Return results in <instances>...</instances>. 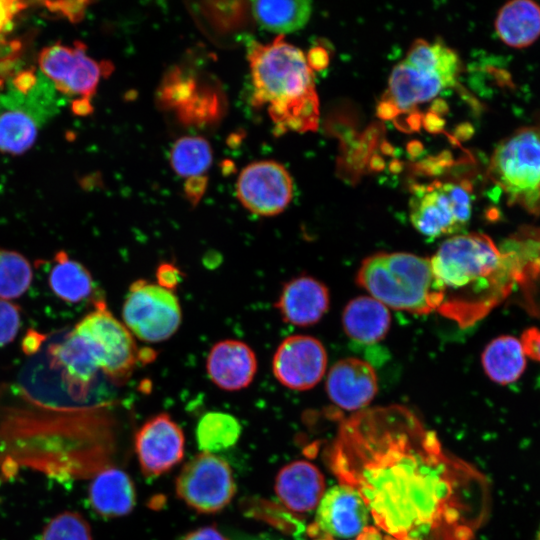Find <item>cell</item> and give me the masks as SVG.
<instances>
[{
	"label": "cell",
	"instance_id": "27",
	"mask_svg": "<svg viewBox=\"0 0 540 540\" xmlns=\"http://www.w3.org/2000/svg\"><path fill=\"white\" fill-rule=\"evenodd\" d=\"M173 170L181 177H198L212 163V149L208 141L198 136L178 139L170 152Z\"/></svg>",
	"mask_w": 540,
	"mask_h": 540
},
{
	"label": "cell",
	"instance_id": "12",
	"mask_svg": "<svg viewBox=\"0 0 540 540\" xmlns=\"http://www.w3.org/2000/svg\"><path fill=\"white\" fill-rule=\"evenodd\" d=\"M327 353L323 344L308 335L285 338L272 359V371L283 386L304 391L316 386L325 374Z\"/></svg>",
	"mask_w": 540,
	"mask_h": 540
},
{
	"label": "cell",
	"instance_id": "26",
	"mask_svg": "<svg viewBox=\"0 0 540 540\" xmlns=\"http://www.w3.org/2000/svg\"><path fill=\"white\" fill-rule=\"evenodd\" d=\"M241 434L240 422L219 411L204 414L196 428V440L202 452L213 453L233 446Z\"/></svg>",
	"mask_w": 540,
	"mask_h": 540
},
{
	"label": "cell",
	"instance_id": "22",
	"mask_svg": "<svg viewBox=\"0 0 540 540\" xmlns=\"http://www.w3.org/2000/svg\"><path fill=\"white\" fill-rule=\"evenodd\" d=\"M495 31L509 47L530 46L540 37V5L532 0L505 3L497 13Z\"/></svg>",
	"mask_w": 540,
	"mask_h": 540
},
{
	"label": "cell",
	"instance_id": "39",
	"mask_svg": "<svg viewBox=\"0 0 540 540\" xmlns=\"http://www.w3.org/2000/svg\"><path fill=\"white\" fill-rule=\"evenodd\" d=\"M306 57L311 69L320 70L328 65L327 51L321 47L312 48Z\"/></svg>",
	"mask_w": 540,
	"mask_h": 540
},
{
	"label": "cell",
	"instance_id": "41",
	"mask_svg": "<svg viewBox=\"0 0 540 540\" xmlns=\"http://www.w3.org/2000/svg\"><path fill=\"white\" fill-rule=\"evenodd\" d=\"M356 540H385L381 531L375 526H366L356 537Z\"/></svg>",
	"mask_w": 540,
	"mask_h": 540
},
{
	"label": "cell",
	"instance_id": "23",
	"mask_svg": "<svg viewBox=\"0 0 540 540\" xmlns=\"http://www.w3.org/2000/svg\"><path fill=\"white\" fill-rule=\"evenodd\" d=\"M526 354L521 340L502 335L490 341L481 355L486 375L495 383L507 385L517 381L526 368Z\"/></svg>",
	"mask_w": 540,
	"mask_h": 540
},
{
	"label": "cell",
	"instance_id": "40",
	"mask_svg": "<svg viewBox=\"0 0 540 540\" xmlns=\"http://www.w3.org/2000/svg\"><path fill=\"white\" fill-rule=\"evenodd\" d=\"M72 112L76 115L84 116L92 113L93 107L89 99L78 98L71 103Z\"/></svg>",
	"mask_w": 540,
	"mask_h": 540
},
{
	"label": "cell",
	"instance_id": "15",
	"mask_svg": "<svg viewBox=\"0 0 540 540\" xmlns=\"http://www.w3.org/2000/svg\"><path fill=\"white\" fill-rule=\"evenodd\" d=\"M326 390L330 400L347 411L365 409L378 390L377 375L370 363L358 358H345L329 370Z\"/></svg>",
	"mask_w": 540,
	"mask_h": 540
},
{
	"label": "cell",
	"instance_id": "20",
	"mask_svg": "<svg viewBox=\"0 0 540 540\" xmlns=\"http://www.w3.org/2000/svg\"><path fill=\"white\" fill-rule=\"evenodd\" d=\"M88 495L93 509L106 517L125 516L136 504L132 479L115 467L105 468L96 474L89 485Z\"/></svg>",
	"mask_w": 540,
	"mask_h": 540
},
{
	"label": "cell",
	"instance_id": "14",
	"mask_svg": "<svg viewBox=\"0 0 540 540\" xmlns=\"http://www.w3.org/2000/svg\"><path fill=\"white\" fill-rule=\"evenodd\" d=\"M456 83L437 71L402 60L392 69L382 102L393 106L397 113L405 112L430 101L443 89L454 87Z\"/></svg>",
	"mask_w": 540,
	"mask_h": 540
},
{
	"label": "cell",
	"instance_id": "11",
	"mask_svg": "<svg viewBox=\"0 0 540 540\" xmlns=\"http://www.w3.org/2000/svg\"><path fill=\"white\" fill-rule=\"evenodd\" d=\"M236 195L249 212L258 216H275L283 212L291 202L292 178L278 162H253L240 172Z\"/></svg>",
	"mask_w": 540,
	"mask_h": 540
},
{
	"label": "cell",
	"instance_id": "29",
	"mask_svg": "<svg viewBox=\"0 0 540 540\" xmlns=\"http://www.w3.org/2000/svg\"><path fill=\"white\" fill-rule=\"evenodd\" d=\"M33 271L21 253L0 248V299L19 298L30 287Z\"/></svg>",
	"mask_w": 540,
	"mask_h": 540
},
{
	"label": "cell",
	"instance_id": "6",
	"mask_svg": "<svg viewBox=\"0 0 540 540\" xmlns=\"http://www.w3.org/2000/svg\"><path fill=\"white\" fill-rule=\"evenodd\" d=\"M473 193L469 182H433L417 185L409 202L413 227L436 239L464 233L472 216Z\"/></svg>",
	"mask_w": 540,
	"mask_h": 540
},
{
	"label": "cell",
	"instance_id": "43",
	"mask_svg": "<svg viewBox=\"0 0 540 540\" xmlns=\"http://www.w3.org/2000/svg\"><path fill=\"white\" fill-rule=\"evenodd\" d=\"M3 87V80L0 78V90Z\"/></svg>",
	"mask_w": 540,
	"mask_h": 540
},
{
	"label": "cell",
	"instance_id": "35",
	"mask_svg": "<svg viewBox=\"0 0 540 540\" xmlns=\"http://www.w3.org/2000/svg\"><path fill=\"white\" fill-rule=\"evenodd\" d=\"M47 336L31 328L28 329L21 341L22 352L27 356H32L40 351Z\"/></svg>",
	"mask_w": 540,
	"mask_h": 540
},
{
	"label": "cell",
	"instance_id": "31",
	"mask_svg": "<svg viewBox=\"0 0 540 540\" xmlns=\"http://www.w3.org/2000/svg\"><path fill=\"white\" fill-rule=\"evenodd\" d=\"M21 326L20 307L0 299V347L12 342Z\"/></svg>",
	"mask_w": 540,
	"mask_h": 540
},
{
	"label": "cell",
	"instance_id": "24",
	"mask_svg": "<svg viewBox=\"0 0 540 540\" xmlns=\"http://www.w3.org/2000/svg\"><path fill=\"white\" fill-rule=\"evenodd\" d=\"M48 285L58 298L67 303H79L87 299L94 289L88 269L80 262L70 259L64 250L58 251L54 256Z\"/></svg>",
	"mask_w": 540,
	"mask_h": 540
},
{
	"label": "cell",
	"instance_id": "34",
	"mask_svg": "<svg viewBox=\"0 0 540 540\" xmlns=\"http://www.w3.org/2000/svg\"><path fill=\"white\" fill-rule=\"evenodd\" d=\"M157 284L173 291L181 280V272L170 263H162L156 271Z\"/></svg>",
	"mask_w": 540,
	"mask_h": 540
},
{
	"label": "cell",
	"instance_id": "32",
	"mask_svg": "<svg viewBox=\"0 0 540 540\" xmlns=\"http://www.w3.org/2000/svg\"><path fill=\"white\" fill-rule=\"evenodd\" d=\"M50 11L60 13L70 22L78 23L85 15L89 1H48L43 3Z\"/></svg>",
	"mask_w": 540,
	"mask_h": 540
},
{
	"label": "cell",
	"instance_id": "33",
	"mask_svg": "<svg viewBox=\"0 0 540 540\" xmlns=\"http://www.w3.org/2000/svg\"><path fill=\"white\" fill-rule=\"evenodd\" d=\"M520 340L526 356L540 362V329L527 328L522 333Z\"/></svg>",
	"mask_w": 540,
	"mask_h": 540
},
{
	"label": "cell",
	"instance_id": "13",
	"mask_svg": "<svg viewBox=\"0 0 540 540\" xmlns=\"http://www.w3.org/2000/svg\"><path fill=\"white\" fill-rule=\"evenodd\" d=\"M185 439L179 425L166 413L149 418L136 432L135 451L141 471L154 477L171 470L184 456Z\"/></svg>",
	"mask_w": 540,
	"mask_h": 540
},
{
	"label": "cell",
	"instance_id": "28",
	"mask_svg": "<svg viewBox=\"0 0 540 540\" xmlns=\"http://www.w3.org/2000/svg\"><path fill=\"white\" fill-rule=\"evenodd\" d=\"M37 138V124L24 111L9 110L0 114V151L21 154L32 147Z\"/></svg>",
	"mask_w": 540,
	"mask_h": 540
},
{
	"label": "cell",
	"instance_id": "25",
	"mask_svg": "<svg viewBox=\"0 0 540 540\" xmlns=\"http://www.w3.org/2000/svg\"><path fill=\"white\" fill-rule=\"evenodd\" d=\"M253 16L260 26L275 33H291L308 22L312 3L308 0H261L251 2Z\"/></svg>",
	"mask_w": 540,
	"mask_h": 540
},
{
	"label": "cell",
	"instance_id": "2",
	"mask_svg": "<svg viewBox=\"0 0 540 540\" xmlns=\"http://www.w3.org/2000/svg\"><path fill=\"white\" fill-rule=\"evenodd\" d=\"M430 261L442 294L437 312L460 328L485 318L519 285L512 252L484 233L448 237Z\"/></svg>",
	"mask_w": 540,
	"mask_h": 540
},
{
	"label": "cell",
	"instance_id": "42",
	"mask_svg": "<svg viewBox=\"0 0 540 540\" xmlns=\"http://www.w3.org/2000/svg\"><path fill=\"white\" fill-rule=\"evenodd\" d=\"M536 540H540V527H539V530H538V532H537Z\"/></svg>",
	"mask_w": 540,
	"mask_h": 540
},
{
	"label": "cell",
	"instance_id": "3",
	"mask_svg": "<svg viewBox=\"0 0 540 540\" xmlns=\"http://www.w3.org/2000/svg\"><path fill=\"white\" fill-rule=\"evenodd\" d=\"M248 61L252 103L266 108L277 133L316 130L319 100L303 51L280 35L269 44L252 43Z\"/></svg>",
	"mask_w": 540,
	"mask_h": 540
},
{
	"label": "cell",
	"instance_id": "7",
	"mask_svg": "<svg viewBox=\"0 0 540 540\" xmlns=\"http://www.w3.org/2000/svg\"><path fill=\"white\" fill-rule=\"evenodd\" d=\"M73 330L88 344L101 372L111 381L120 383L132 373L139 359L133 335L107 308L96 300Z\"/></svg>",
	"mask_w": 540,
	"mask_h": 540
},
{
	"label": "cell",
	"instance_id": "38",
	"mask_svg": "<svg viewBox=\"0 0 540 540\" xmlns=\"http://www.w3.org/2000/svg\"><path fill=\"white\" fill-rule=\"evenodd\" d=\"M37 83V77L34 69L30 68L19 72L13 79L14 87L22 94H27Z\"/></svg>",
	"mask_w": 540,
	"mask_h": 540
},
{
	"label": "cell",
	"instance_id": "10",
	"mask_svg": "<svg viewBox=\"0 0 540 540\" xmlns=\"http://www.w3.org/2000/svg\"><path fill=\"white\" fill-rule=\"evenodd\" d=\"M86 46L75 41L73 46L56 43L39 54L41 71L67 95H81L89 99L96 93L101 76H107L111 65L98 63L86 54Z\"/></svg>",
	"mask_w": 540,
	"mask_h": 540
},
{
	"label": "cell",
	"instance_id": "37",
	"mask_svg": "<svg viewBox=\"0 0 540 540\" xmlns=\"http://www.w3.org/2000/svg\"><path fill=\"white\" fill-rule=\"evenodd\" d=\"M183 540H229L215 526H204L189 532Z\"/></svg>",
	"mask_w": 540,
	"mask_h": 540
},
{
	"label": "cell",
	"instance_id": "30",
	"mask_svg": "<svg viewBox=\"0 0 540 540\" xmlns=\"http://www.w3.org/2000/svg\"><path fill=\"white\" fill-rule=\"evenodd\" d=\"M41 540H92L86 519L77 512L66 511L45 526Z\"/></svg>",
	"mask_w": 540,
	"mask_h": 540
},
{
	"label": "cell",
	"instance_id": "9",
	"mask_svg": "<svg viewBox=\"0 0 540 540\" xmlns=\"http://www.w3.org/2000/svg\"><path fill=\"white\" fill-rule=\"evenodd\" d=\"M175 490L189 508L198 513L213 514L232 501L236 484L226 460L214 453L201 452L182 467Z\"/></svg>",
	"mask_w": 540,
	"mask_h": 540
},
{
	"label": "cell",
	"instance_id": "17",
	"mask_svg": "<svg viewBox=\"0 0 540 540\" xmlns=\"http://www.w3.org/2000/svg\"><path fill=\"white\" fill-rule=\"evenodd\" d=\"M210 380L225 391H238L249 386L257 372V358L245 342L221 340L210 349L206 360Z\"/></svg>",
	"mask_w": 540,
	"mask_h": 540
},
{
	"label": "cell",
	"instance_id": "36",
	"mask_svg": "<svg viewBox=\"0 0 540 540\" xmlns=\"http://www.w3.org/2000/svg\"><path fill=\"white\" fill-rule=\"evenodd\" d=\"M25 7L26 4L23 2L0 0V34L12 18Z\"/></svg>",
	"mask_w": 540,
	"mask_h": 540
},
{
	"label": "cell",
	"instance_id": "4",
	"mask_svg": "<svg viewBox=\"0 0 540 540\" xmlns=\"http://www.w3.org/2000/svg\"><path fill=\"white\" fill-rule=\"evenodd\" d=\"M356 282L386 307L416 315L437 312L442 294L430 258L407 252H377L366 257Z\"/></svg>",
	"mask_w": 540,
	"mask_h": 540
},
{
	"label": "cell",
	"instance_id": "19",
	"mask_svg": "<svg viewBox=\"0 0 540 540\" xmlns=\"http://www.w3.org/2000/svg\"><path fill=\"white\" fill-rule=\"evenodd\" d=\"M274 487L277 497L288 510L308 513L324 496L325 479L314 464L297 460L280 469Z\"/></svg>",
	"mask_w": 540,
	"mask_h": 540
},
{
	"label": "cell",
	"instance_id": "16",
	"mask_svg": "<svg viewBox=\"0 0 540 540\" xmlns=\"http://www.w3.org/2000/svg\"><path fill=\"white\" fill-rule=\"evenodd\" d=\"M369 520V511L360 495L343 484L329 489L322 497L315 524L330 537L357 536Z\"/></svg>",
	"mask_w": 540,
	"mask_h": 540
},
{
	"label": "cell",
	"instance_id": "1",
	"mask_svg": "<svg viewBox=\"0 0 540 540\" xmlns=\"http://www.w3.org/2000/svg\"><path fill=\"white\" fill-rule=\"evenodd\" d=\"M340 484L362 498L385 540H472L485 519L484 476L446 451L402 405L354 412L326 452Z\"/></svg>",
	"mask_w": 540,
	"mask_h": 540
},
{
	"label": "cell",
	"instance_id": "8",
	"mask_svg": "<svg viewBox=\"0 0 540 540\" xmlns=\"http://www.w3.org/2000/svg\"><path fill=\"white\" fill-rule=\"evenodd\" d=\"M122 319L132 335L142 341L156 343L176 333L182 321V311L173 291L139 279L128 288Z\"/></svg>",
	"mask_w": 540,
	"mask_h": 540
},
{
	"label": "cell",
	"instance_id": "18",
	"mask_svg": "<svg viewBox=\"0 0 540 540\" xmlns=\"http://www.w3.org/2000/svg\"><path fill=\"white\" fill-rule=\"evenodd\" d=\"M329 304L327 287L317 279L303 275L283 286L275 307L285 322L310 326L324 316Z\"/></svg>",
	"mask_w": 540,
	"mask_h": 540
},
{
	"label": "cell",
	"instance_id": "5",
	"mask_svg": "<svg viewBox=\"0 0 540 540\" xmlns=\"http://www.w3.org/2000/svg\"><path fill=\"white\" fill-rule=\"evenodd\" d=\"M487 176L509 206L540 216V123L503 138L490 157Z\"/></svg>",
	"mask_w": 540,
	"mask_h": 540
},
{
	"label": "cell",
	"instance_id": "21",
	"mask_svg": "<svg viewBox=\"0 0 540 540\" xmlns=\"http://www.w3.org/2000/svg\"><path fill=\"white\" fill-rule=\"evenodd\" d=\"M345 333L354 341L373 344L382 340L391 325L388 307L370 296H359L347 303L342 314Z\"/></svg>",
	"mask_w": 540,
	"mask_h": 540
}]
</instances>
